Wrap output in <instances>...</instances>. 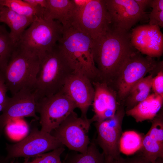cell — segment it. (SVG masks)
Masks as SVG:
<instances>
[{
  "label": "cell",
  "instance_id": "obj_1",
  "mask_svg": "<svg viewBox=\"0 0 163 163\" xmlns=\"http://www.w3.org/2000/svg\"><path fill=\"white\" fill-rule=\"evenodd\" d=\"M130 35V31L111 26L105 34L93 40L92 54L99 81L114 89L122 66L136 50L131 43Z\"/></svg>",
  "mask_w": 163,
  "mask_h": 163
},
{
  "label": "cell",
  "instance_id": "obj_2",
  "mask_svg": "<svg viewBox=\"0 0 163 163\" xmlns=\"http://www.w3.org/2000/svg\"><path fill=\"white\" fill-rule=\"evenodd\" d=\"M93 40L71 26L64 29L58 48L73 72L81 73L92 82L99 80L100 74L92 54Z\"/></svg>",
  "mask_w": 163,
  "mask_h": 163
},
{
  "label": "cell",
  "instance_id": "obj_3",
  "mask_svg": "<svg viewBox=\"0 0 163 163\" xmlns=\"http://www.w3.org/2000/svg\"><path fill=\"white\" fill-rule=\"evenodd\" d=\"M73 72L57 45L40 60L39 70L34 91L37 102L61 91Z\"/></svg>",
  "mask_w": 163,
  "mask_h": 163
},
{
  "label": "cell",
  "instance_id": "obj_4",
  "mask_svg": "<svg viewBox=\"0 0 163 163\" xmlns=\"http://www.w3.org/2000/svg\"><path fill=\"white\" fill-rule=\"evenodd\" d=\"M64 30L62 25L56 20L38 18L25 30L15 46L37 57L40 60L57 45Z\"/></svg>",
  "mask_w": 163,
  "mask_h": 163
},
{
  "label": "cell",
  "instance_id": "obj_5",
  "mask_svg": "<svg viewBox=\"0 0 163 163\" xmlns=\"http://www.w3.org/2000/svg\"><path fill=\"white\" fill-rule=\"evenodd\" d=\"M40 64L37 57L15 46L6 68L0 71L8 90L12 95L22 89L34 92Z\"/></svg>",
  "mask_w": 163,
  "mask_h": 163
},
{
  "label": "cell",
  "instance_id": "obj_6",
  "mask_svg": "<svg viewBox=\"0 0 163 163\" xmlns=\"http://www.w3.org/2000/svg\"><path fill=\"white\" fill-rule=\"evenodd\" d=\"M158 64L154 58L145 56L136 50L132 53L122 67L115 86L120 104H123L131 88L147 74L157 72Z\"/></svg>",
  "mask_w": 163,
  "mask_h": 163
},
{
  "label": "cell",
  "instance_id": "obj_7",
  "mask_svg": "<svg viewBox=\"0 0 163 163\" xmlns=\"http://www.w3.org/2000/svg\"><path fill=\"white\" fill-rule=\"evenodd\" d=\"M72 26L93 40L105 34L111 25L104 0H90L76 12Z\"/></svg>",
  "mask_w": 163,
  "mask_h": 163
},
{
  "label": "cell",
  "instance_id": "obj_8",
  "mask_svg": "<svg viewBox=\"0 0 163 163\" xmlns=\"http://www.w3.org/2000/svg\"><path fill=\"white\" fill-rule=\"evenodd\" d=\"M76 108L62 90L40 100L37 102L36 112L40 114V130L50 133Z\"/></svg>",
  "mask_w": 163,
  "mask_h": 163
},
{
  "label": "cell",
  "instance_id": "obj_9",
  "mask_svg": "<svg viewBox=\"0 0 163 163\" xmlns=\"http://www.w3.org/2000/svg\"><path fill=\"white\" fill-rule=\"evenodd\" d=\"M94 121L93 117L90 119L78 117L74 111L53 131L51 134L69 149L85 153L91 142L89 130L91 123Z\"/></svg>",
  "mask_w": 163,
  "mask_h": 163
},
{
  "label": "cell",
  "instance_id": "obj_10",
  "mask_svg": "<svg viewBox=\"0 0 163 163\" xmlns=\"http://www.w3.org/2000/svg\"><path fill=\"white\" fill-rule=\"evenodd\" d=\"M125 113L124 106L121 104L113 117L96 122L94 124L97 133L96 142L102 149L105 158L114 160L121 156L120 142Z\"/></svg>",
  "mask_w": 163,
  "mask_h": 163
},
{
  "label": "cell",
  "instance_id": "obj_11",
  "mask_svg": "<svg viewBox=\"0 0 163 163\" xmlns=\"http://www.w3.org/2000/svg\"><path fill=\"white\" fill-rule=\"evenodd\" d=\"M63 145L51 133L35 128L20 142L14 144H6V157L11 160L15 157H35Z\"/></svg>",
  "mask_w": 163,
  "mask_h": 163
},
{
  "label": "cell",
  "instance_id": "obj_12",
  "mask_svg": "<svg viewBox=\"0 0 163 163\" xmlns=\"http://www.w3.org/2000/svg\"><path fill=\"white\" fill-rule=\"evenodd\" d=\"M37 102L34 92L22 89L11 97L7 96L0 115V133L11 120L16 118L32 117L36 120L39 117L36 114Z\"/></svg>",
  "mask_w": 163,
  "mask_h": 163
},
{
  "label": "cell",
  "instance_id": "obj_13",
  "mask_svg": "<svg viewBox=\"0 0 163 163\" xmlns=\"http://www.w3.org/2000/svg\"><path fill=\"white\" fill-rule=\"evenodd\" d=\"M111 25L126 31L147 18L135 0H104Z\"/></svg>",
  "mask_w": 163,
  "mask_h": 163
},
{
  "label": "cell",
  "instance_id": "obj_14",
  "mask_svg": "<svg viewBox=\"0 0 163 163\" xmlns=\"http://www.w3.org/2000/svg\"><path fill=\"white\" fill-rule=\"evenodd\" d=\"M62 90L80 109L81 117H87V113L92 104L94 92L92 82L89 78L81 73L73 72Z\"/></svg>",
  "mask_w": 163,
  "mask_h": 163
},
{
  "label": "cell",
  "instance_id": "obj_15",
  "mask_svg": "<svg viewBox=\"0 0 163 163\" xmlns=\"http://www.w3.org/2000/svg\"><path fill=\"white\" fill-rule=\"evenodd\" d=\"M130 41L132 46L142 54L154 58L163 54V34L158 26H137L131 32Z\"/></svg>",
  "mask_w": 163,
  "mask_h": 163
},
{
  "label": "cell",
  "instance_id": "obj_16",
  "mask_svg": "<svg viewBox=\"0 0 163 163\" xmlns=\"http://www.w3.org/2000/svg\"><path fill=\"white\" fill-rule=\"evenodd\" d=\"M94 92L92 103L96 122L113 117L121 104L116 91L107 84L100 81L92 82Z\"/></svg>",
  "mask_w": 163,
  "mask_h": 163
},
{
  "label": "cell",
  "instance_id": "obj_17",
  "mask_svg": "<svg viewBox=\"0 0 163 163\" xmlns=\"http://www.w3.org/2000/svg\"><path fill=\"white\" fill-rule=\"evenodd\" d=\"M76 12L72 0H46L43 18L58 21L65 29L72 26Z\"/></svg>",
  "mask_w": 163,
  "mask_h": 163
},
{
  "label": "cell",
  "instance_id": "obj_18",
  "mask_svg": "<svg viewBox=\"0 0 163 163\" xmlns=\"http://www.w3.org/2000/svg\"><path fill=\"white\" fill-rule=\"evenodd\" d=\"M163 97L154 93L149 94L125 113L133 117L137 122L152 120L161 109Z\"/></svg>",
  "mask_w": 163,
  "mask_h": 163
},
{
  "label": "cell",
  "instance_id": "obj_19",
  "mask_svg": "<svg viewBox=\"0 0 163 163\" xmlns=\"http://www.w3.org/2000/svg\"><path fill=\"white\" fill-rule=\"evenodd\" d=\"M34 20L18 14L6 7L3 6L0 10V22L5 24L9 27L10 36L15 44Z\"/></svg>",
  "mask_w": 163,
  "mask_h": 163
},
{
  "label": "cell",
  "instance_id": "obj_20",
  "mask_svg": "<svg viewBox=\"0 0 163 163\" xmlns=\"http://www.w3.org/2000/svg\"><path fill=\"white\" fill-rule=\"evenodd\" d=\"M153 77L152 73L144 77L131 88L124 101L125 112L132 108L149 96Z\"/></svg>",
  "mask_w": 163,
  "mask_h": 163
},
{
  "label": "cell",
  "instance_id": "obj_21",
  "mask_svg": "<svg viewBox=\"0 0 163 163\" xmlns=\"http://www.w3.org/2000/svg\"><path fill=\"white\" fill-rule=\"evenodd\" d=\"M0 3L20 15L34 19L43 17V8L34 7L23 0H0Z\"/></svg>",
  "mask_w": 163,
  "mask_h": 163
},
{
  "label": "cell",
  "instance_id": "obj_22",
  "mask_svg": "<svg viewBox=\"0 0 163 163\" xmlns=\"http://www.w3.org/2000/svg\"><path fill=\"white\" fill-rule=\"evenodd\" d=\"M15 47L5 26L0 25V71L6 68Z\"/></svg>",
  "mask_w": 163,
  "mask_h": 163
},
{
  "label": "cell",
  "instance_id": "obj_23",
  "mask_svg": "<svg viewBox=\"0 0 163 163\" xmlns=\"http://www.w3.org/2000/svg\"><path fill=\"white\" fill-rule=\"evenodd\" d=\"M139 153L152 161L163 158V144L151 137L147 133L144 136Z\"/></svg>",
  "mask_w": 163,
  "mask_h": 163
},
{
  "label": "cell",
  "instance_id": "obj_24",
  "mask_svg": "<svg viewBox=\"0 0 163 163\" xmlns=\"http://www.w3.org/2000/svg\"><path fill=\"white\" fill-rule=\"evenodd\" d=\"M104 161L103 152L99 151L94 142H91L85 153L75 155L66 163H104Z\"/></svg>",
  "mask_w": 163,
  "mask_h": 163
},
{
  "label": "cell",
  "instance_id": "obj_25",
  "mask_svg": "<svg viewBox=\"0 0 163 163\" xmlns=\"http://www.w3.org/2000/svg\"><path fill=\"white\" fill-rule=\"evenodd\" d=\"M143 136L133 131L122 133L120 142V151L131 153L139 150L141 147Z\"/></svg>",
  "mask_w": 163,
  "mask_h": 163
},
{
  "label": "cell",
  "instance_id": "obj_26",
  "mask_svg": "<svg viewBox=\"0 0 163 163\" xmlns=\"http://www.w3.org/2000/svg\"><path fill=\"white\" fill-rule=\"evenodd\" d=\"M152 125L147 133L151 137L163 144V112L161 109L151 120Z\"/></svg>",
  "mask_w": 163,
  "mask_h": 163
},
{
  "label": "cell",
  "instance_id": "obj_27",
  "mask_svg": "<svg viewBox=\"0 0 163 163\" xmlns=\"http://www.w3.org/2000/svg\"><path fill=\"white\" fill-rule=\"evenodd\" d=\"M152 11L149 14V24L163 27V0H152Z\"/></svg>",
  "mask_w": 163,
  "mask_h": 163
},
{
  "label": "cell",
  "instance_id": "obj_28",
  "mask_svg": "<svg viewBox=\"0 0 163 163\" xmlns=\"http://www.w3.org/2000/svg\"><path fill=\"white\" fill-rule=\"evenodd\" d=\"M65 150L63 146L56 149L50 152L44 153L35 157V163H59L60 156Z\"/></svg>",
  "mask_w": 163,
  "mask_h": 163
},
{
  "label": "cell",
  "instance_id": "obj_29",
  "mask_svg": "<svg viewBox=\"0 0 163 163\" xmlns=\"http://www.w3.org/2000/svg\"><path fill=\"white\" fill-rule=\"evenodd\" d=\"M113 163H163V158H159L152 161L138 153L131 157L124 158L121 156L113 160Z\"/></svg>",
  "mask_w": 163,
  "mask_h": 163
},
{
  "label": "cell",
  "instance_id": "obj_30",
  "mask_svg": "<svg viewBox=\"0 0 163 163\" xmlns=\"http://www.w3.org/2000/svg\"><path fill=\"white\" fill-rule=\"evenodd\" d=\"M157 74L153 78L151 88L154 93L163 97V67Z\"/></svg>",
  "mask_w": 163,
  "mask_h": 163
},
{
  "label": "cell",
  "instance_id": "obj_31",
  "mask_svg": "<svg viewBox=\"0 0 163 163\" xmlns=\"http://www.w3.org/2000/svg\"><path fill=\"white\" fill-rule=\"evenodd\" d=\"M7 88L3 78L0 72V104L4 105L7 96Z\"/></svg>",
  "mask_w": 163,
  "mask_h": 163
},
{
  "label": "cell",
  "instance_id": "obj_32",
  "mask_svg": "<svg viewBox=\"0 0 163 163\" xmlns=\"http://www.w3.org/2000/svg\"><path fill=\"white\" fill-rule=\"evenodd\" d=\"M27 3L34 7L44 8L46 3V0H23Z\"/></svg>",
  "mask_w": 163,
  "mask_h": 163
},
{
  "label": "cell",
  "instance_id": "obj_33",
  "mask_svg": "<svg viewBox=\"0 0 163 163\" xmlns=\"http://www.w3.org/2000/svg\"><path fill=\"white\" fill-rule=\"evenodd\" d=\"M142 11L145 12V11L149 7H151L152 0H135Z\"/></svg>",
  "mask_w": 163,
  "mask_h": 163
},
{
  "label": "cell",
  "instance_id": "obj_34",
  "mask_svg": "<svg viewBox=\"0 0 163 163\" xmlns=\"http://www.w3.org/2000/svg\"><path fill=\"white\" fill-rule=\"evenodd\" d=\"M75 7L76 12L82 9L90 0H72Z\"/></svg>",
  "mask_w": 163,
  "mask_h": 163
},
{
  "label": "cell",
  "instance_id": "obj_35",
  "mask_svg": "<svg viewBox=\"0 0 163 163\" xmlns=\"http://www.w3.org/2000/svg\"><path fill=\"white\" fill-rule=\"evenodd\" d=\"M10 161L6 157H0V163H10Z\"/></svg>",
  "mask_w": 163,
  "mask_h": 163
},
{
  "label": "cell",
  "instance_id": "obj_36",
  "mask_svg": "<svg viewBox=\"0 0 163 163\" xmlns=\"http://www.w3.org/2000/svg\"><path fill=\"white\" fill-rule=\"evenodd\" d=\"M25 158L24 161L23 163H35V161L34 159L33 160L31 161H29V158ZM13 163H20L18 162H14L13 161Z\"/></svg>",
  "mask_w": 163,
  "mask_h": 163
},
{
  "label": "cell",
  "instance_id": "obj_37",
  "mask_svg": "<svg viewBox=\"0 0 163 163\" xmlns=\"http://www.w3.org/2000/svg\"><path fill=\"white\" fill-rule=\"evenodd\" d=\"M104 163H113V160L104 158Z\"/></svg>",
  "mask_w": 163,
  "mask_h": 163
},
{
  "label": "cell",
  "instance_id": "obj_38",
  "mask_svg": "<svg viewBox=\"0 0 163 163\" xmlns=\"http://www.w3.org/2000/svg\"><path fill=\"white\" fill-rule=\"evenodd\" d=\"M4 105L0 104V112L2 111Z\"/></svg>",
  "mask_w": 163,
  "mask_h": 163
},
{
  "label": "cell",
  "instance_id": "obj_39",
  "mask_svg": "<svg viewBox=\"0 0 163 163\" xmlns=\"http://www.w3.org/2000/svg\"><path fill=\"white\" fill-rule=\"evenodd\" d=\"M3 6L1 5V3H0V10H1V8L3 7Z\"/></svg>",
  "mask_w": 163,
  "mask_h": 163
},
{
  "label": "cell",
  "instance_id": "obj_40",
  "mask_svg": "<svg viewBox=\"0 0 163 163\" xmlns=\"http://www.w3.org/2000/svg\"><path fill=\"white\" fill-rule=\"evenodd\" d=\"M10 163H13V161H10Z\"/></svg>",
  "mask_w": 163,
  "mask_h": 163
},
{
  "label": "cell",
  "instance_id": "obj_41",
  "mask_svg": "<svg viewBox=\"0 0 163 163\" xmlns=\"http://www.w3.org/2000/svg\"><path fill=\"white\" fill-rule=\"evenodd\" d=\"M59 163H64L62 162L61 161Z\"/></svg>",
  "mask_w": 163,
  "mask_h": 163
}]
</instances>
